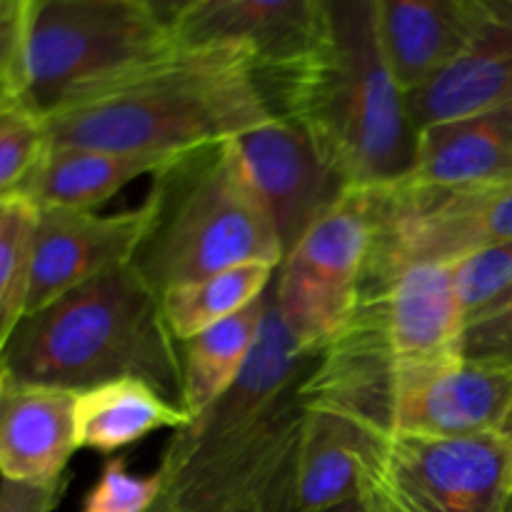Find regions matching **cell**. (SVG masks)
Wrapping results in <instances>:
<instances>
[{
    "mask_svg": "<svg viewBox=\"0 0 512 512\" xmlns=\"http://www.w3.org/2000/svg\"><path fill=\"white\" fill-rule=\"evenodd\" d=\"M258 78L273 115L300 125L350 188H393L413 173L420 130L385 55L375 0H320L308 53Z\"/></svg>",
    "mask_w": 512,
    "mask_h": 512,
    "instance_id": "6da1fadb",
    "label": "cell"
},
{
    "mask_svg": "<svg viewBox=\"0 0 512 512\" xmlns=\"http://www.w3.org/2000/svg\"><path fill=\"white\" fill-rule=\"evenodd\" d=\"M270 118L258 68L245 50L175 45L45 118V130L50 148L180 155Z\"/></svg>",
    "mask_w": 512,
    "mask_h": 512,
    "instance_id": "7a4b0ae2",
    "label": "cell"
},
{
    "mask_svg": "<svg viewBox=\"0 0 512 512\" xmlns=\"http://www.w3.org/2000/svg\"><path fill=\"white\" fill-rule=\"evenodd\" d=\"M0 363L8 378L70 393L143 380L183 408L180 343L165 323L160 298L133 265L108 270L25 315Z\"/></svg>",
    "mask_w": 512,
    "mask_h": 512,
    "instance_id": "3957f363",
    "label": "cell"
},
{
    "mask_svg": "<svg viewBox=\"0 0 512 512\" xmlns=\"http://www.w3.org/2000/svg\"><path fill=\"white\" fill-rule=\"evenodd\" d=\"M153 218L133 268L155 295L243 263H283V248L230 140L180 153L153 173Z\"/></svg>",
    "mask_w": 512,
    "mask_h": 512,
    "instance_id": "277c9868",
    "label": "cell"
},
{
    "mask_svg": "<svg viewBox=\"0 0 512 512\" xmlns=\"http://www.w3.org/2000/svg\"><path fill=\"white\" fill-rule=\"evenodd\" d=\"M175 45L135 0H35L23 100L45 120Z\"/></svg>",
    "mask_w": 512,
    "mask_h": 512,
    "instance_id": "5b68a950",
    "label": "cell"
},
{
    "mask_svg": "<svg viewBox=\"0 0 512 512\" xmlns=\"http://www.w3.org/2000/svg\"><path fill=\"white\" fill-rule=\"evenodd\" d=\"M303 385L218 448L158 468L163 493L150 512H293Z\"/></svg>",
    "mask_w": 512,
    "mask_h": 512,
    "instance_id": "8992f818",
    "label": "cell"
},
{
    "mask_svg": "<svg viewBox=\"0 0 512 512\" xmlns=\"http://www.w3.org/2000/svg\"><path fill=\"white\" fill-rule=\"evenodd\" d=\"M373 238L375 190L348 188L278 265L273 293L300 348H323L350 323Z\"/></svg>",
    "mask_w": 512,
    "mask_h": 512,
    "instance_id": "52a82bcc",
    "label": "cell"
},
{
    "mask_svg": "<svg viewBox=\"0 0 512 512\" xmlns=\"http://www.w3.org/2000/svg\"><path fill=\"white\" fill-rule=\"evenodd\" d=\"M512 238V180L483 190L430 193L398 183L375 190V238L360 300L418 263H458Z\"/></svg>",
    "mask_w": 512,
    "mask_h": 512,
    "instance_id": "ba28073f",
    "label": "cell"
},
{
    "mask_svg": "<svg viewBox=\"0 0 512 512\" xmlns=\"http://www.w3.org/2000/svg\"><path fill=\"white\" fill-rule=\"evenodd\" d=\"M373 490L403 512H512V450L498 433H395Z\"/></svg>",
    "mask_w": 512,
    "mask_h": 512,
    "instance_id": "9c48e42d",
    "label": "cell"
},
{
    "mask_svg": "<svg viewBox=\"0 0 512 512\" xmlns=\"http://www.w3.org/2000/svg\"><path fill=\"white\" fill-rule=\"evenodd\" d=\"M245 178L263 205L283 258L350 188L293 120L273 115L230 138Z\"/></svg>",
    "mask_w": 512,
    "mask_h": 512,
    "instance_id": "30bf717a",
    "label": "cell"
},
{
    "mask_svg": "<svg viewBox=\"0 0 512 512\" xmlns=\"http://www.w3.org/2000/svg\"><path fill=\"white\" fill-rule=\"evenodd\" d=\"M320 350L323 348H300L280 315L270 283L265 293L263 328L243 373L205 413L190 420L185 428L173 430V438L163 450L160 468H175L195 455L208 453L263 420L285 395L298 390L310 378L320 360Z\"/></svg>",
    "mask_w": 512,
    "mask_h": 512,
    "instance_id": "8fae6325",
    "label": "cell"
},
{
    "mask_svg": "<svg viewBox=\"0 0 512 512\" xmlns=\"http://www.w3.org/2000/svg\"><path fill=\"white\" fill-rule=\"evenodd\" d=\"M150 218L153 210L148 200L133 210L110 215L95 210H38L25 315H33L108 270L133 263Z\"/></svg>",
    "mask_w": 512,
    "mask_h": 512,
    "instance_id": "7c38bea8",
    "label": "cell"
},
{
    "mask_svg": "<svg viewBox=\"0 0 512 512\" xmlns=\"http://www.w3.org/2000/svg\"><path fill=\"white\" fill-rule=\"evenodd\" d=\"M512 405V368L455 358L398 370L393 435L463 438L495 433Z\"/></svg>",
    "mask_w": 512,
    "mask_h": 512,
    "instance_id": "4fadbf2b",
    "label": "cell"
},
{
    "mask_svg": "<svg viewBox=\"0 0 512 512\" xmlns=\"http://www.w3.org/2000/svg\"><path fill=\"white\" fill-rule=\"evenodd\" d=\"M398 360L390 348L378 298L360 300L350 323L323 345L305 380V408L348 415L383 435H393Z\"/></svg>",
    "mask_w": 512,
    "mask_h": 512,
    "instance_id": "5bb4252c",
    "label": "cell"
},
{
    "mask_svg": "<svg viewBox=\"0 0 512 512\" xmlns=\"http://www.w3.org/2000/svg\"><path fill=\"white\" fill-rule=\"evenodd\" d=\"M320 0H203L175 30L185 48H238L258 73L303 58L318 33Z\"/></svg>",
    "mask_w": 512,
    "mask_h": 512,
    "instance_id": "9a60e30c",
    "label": "cell"
},
{
    "mask_svg": "<svg viewBox=\"0 0 512 512\" xmlns=\"http://www.w3.org/2000/svg\"><path fill=\"white\" fill-rule=\"evenodd\" d=\"M380 40L405 93L428 83L500 18L493 0H375Z\"/></svg>",
    "mask_w": 512,
    "mask_h": 512,
    "instance_id": "2e32d148",
    "label": "cell"
},
{
    "mask_svg": "<svg viewBox=\"0 0 512 512\" xmlns=\"http://www.w3.org/2000/svg\"><path fill=\"white\" fill-rule=\"evenodd\" d=\"M80 450L78 393L48 385L0 383V480L50 485Z\"/></svg>",
    "mask_w": 512,
    "mask_h": 512,
    "instance_id": "e0dca14e",
    "label": "cell"
},
{
    "mask_svg": "<svg viewBox=\"0 0 512 512\" xmlns=\"http://www.w3.org/2000/svg\"><path fill=\"white\" fill-rule=\"evenodd\" d=\"M390 435L348 415L305 408L293 512H323L373 490Z\"/></svg>",
    "mask_w": 512,
    "mask_h": 512,
    "instance_id": "ac0fdd59",
    "label": "cell"
},
{
    "mask_svg": "<svg viewBox=\"0 0 512 512\" xmlns=\"http://www.w3.org/2000/svg\"><path fill=\"white\" fill-rule=\"evenodd\" d=\"M373 298L383 308L398 370L460 358L465 310L455 288L453 263L408 265Z\"/></svg>",
    "mask_w": 512,
    "mask_h": 512,
    "instance_id": "d6986e66",
    "label": "cell"
},
{
    "mask_svg": "<svg viewBox=\"0 0 512 512\" xmlns=\"http://www.w3.org/2000/svg\"><path fill=\"white\" fill-rule=\"evenodd\" d=\"M510 180L512 100L420 130L418 163L403 185L430 193H463Z\"/></svg>",
    "mask_w": 512,
    "mask_h": 512,
    "instance_id": "ffe728a7",
    "label": "cell"
},
{
    "mask_svg": "<svg viewBox=\"0 0 512 512\" xmlns=\"http://www.w3.org/2000/svg\"><path fill=\"white\" fill-rule=\"evenodd\" d=\"M512 100V20L495 18L465 53L408 93L415 128L465 118Z\"/></svg>",
    "mask_w": 512,
    "mask_h": 512,
    "instance_id": "44dd1931",
    "label": "cell"
},
{
    "mask_svg": "<svg viewBox=\"0 0 512 512\" xmlns=\"http://www.w3.org/2000/svg\"><path fill=\"white\" fill-rule=\"evenodd\" d=\"M175 155H125L90 148H50L18 198L33 208L98 210L140 175L158 173Z\"/></svg>",
    "mask_w": 512,
    "mask_h": 512,
    "instance_id": "7402d4cb",
    "label": "cell"
},
{
    "mask_svg": "<svg viewBox=\"0 0 512 512\" xmlns=\"http://www.w3.org/2000/svg\"><path fill=\"white\" fill-rule=\"evenodd\" d=\"M190 415L143 380H113L78 393L80 448L115 453L155 430H180Z\"/></svg>",
    "mask_w": 512,
    "mask_h": 512,
    "instance_id": "603a6c76",
    "label": "cell"
},
{
    "mask_svg": "<svg viewBox=\"0 0 512 512\" xmlns=\"http://www.w3.org/2000/svg\"><path fill=\"white\" fill-rule=\"evenodd\" d=\"M268 293V290H265ZM265 318V295L240 313L180 343L183 408L190 420L210 408L235 383L258 343Z\"/></svg>",
    "mask_w": 512,
    "mask_h": 512,
    "instance_id": "cb8c5ba5",
    "label": "cell"
},
{
    "mask_svg": "<svg viewBox=\"0 0 512 512\" xmlns=\"http://www.w3.org/2000/svg\"><path fill=\"white\" fill-rule=\"evenodd\" d=\"M275 273L278 265L255 260L170 288L160 295V308L173 338L185 343L220 320L248 308L250 303L263 298Z\"/></svg>",
    "mask_w": 512,
    "mask_h": 512,
    "instance_id": "d4e9b609",
    "label": "cell"
},
{
    "mask_svg": "<svg viewBox=\"0 0 512 512\" xmlns=\"http://www.w3.org/2000/svg\"><path fill=\"white\" fill-rule=\"evenodd\" d=\"M35 218L38 210L23 198L0 208V353L25 318Z\"/></svg>",
    "mask_w": 512,
    "mask_h": 512,
    "instance_id": "484cf974",
    "label": "cell"
},
{
    "mask_svg": "<svg viewBox=\"0 0 512 512\" xmlns=\"http://www.w3.org/2000/svg\"><path fill=\"white\" fill-rule=\"evenodd\" d=\"M48 150L45 120L23 98L0 103V203L18 198Z\"/></svg>",
    "mask_w": 512,
    "mask_h": 512,
    "instance_id": "4316f807",
    "label": "cell"
},
{
    "mask_svg": "<svg viewBox=\"0 0 512 512\" xmlns=\"http://www.w3.org/2000/svg\"><path fill=\"white\" fill-rule=\"evenodd\" d=\"M453 278L468 323L512 285V238L453 263Z\"/></svg>",
    "mask_w": 512,
    "mask_h": 512,
    "instance_id": "83f0119b",
    "label": "cell"
},
{
    "mask_svg": "<svg viewBox=\"0 0 512 512\" xmlns=\"http://www.w3.org/2000/svg\"><path fill=\"white\" fill-rule=\"evenodd\" d=\"M163 493V478L133 475L123 458H113L103 465L98 483L85 495L83 512H150Z\"/></svg>",
    "mask_w": 512,
    "mask_h": 512,
    "instance_id": "f1b7e54d",
    "label": "cell"
},
{
    "mask_svg": "<svg viewBox=\"0 0 512 512\" xmlns=\"http://www.w3.org/2000/svg\"><path fill=\"white\" fill-rule=\"evenodd\" d=\"M460 355L512 368V285L488 308L468 318L460 340Z\"/></svg>",
    "mask_w": 512,
    "mask_h": 512,
    "instance_id": "f546056e",
    "label": "cell"
},
{
    "mask_svg": "<svg viewBox=\"0 0 512 512\" xmlns=\"http://www.w3.org/2000/svg\"><path fill=\"white\" fill-rule=\"evenodd\" d=\"M35 0H0V103L23 98L25 45Z\"/></svg>",
    "mask_w": 512,
    "mask_h": 512,
    "instance_id": "4dcf8cb0",
    "label": "cell"
},
{
    "mask_svg": "<svg viewBox=\"0 0 512 512\" xmlns=\"http://www.w3.org/2000/svg\"><path fill=\"white\" fill-rule=\"evenodd\" d=\"M68 478L50 485L0 480V512H53L65 493Z\"/></svg>",
    "mask_w": 512,
    "mask_h": 512,
    "instance_id": "1f68e13d",
    "label": "cell"
},
{
    "mask_svg": "<svg viewBox=\"0 0 512 512\" xmlns=\"http://www.w3.org/2000/svg\"><path fill=\"white\" fill-rule=\"evenodd\" d=\"M138 8H143V13L150 20L160 25L163 30H168L175 38V30L180 28L185 18L198 8L203 0H135Z\"/></svg>",
    "mask_w": 512,
    "mask_h": 512,
    "instance_id": "d6a6232c",
    "label": "cell"
},
{
    "mask_svg": "<svg viewBox=\"0 0 512 512\" xmlns=\"http://www.w3.org/2000/svg\"><path fill=\"white\" fill-rule=\"evenodd\" d=\"M323 512H380V508L373 498V490H370V493L363 495V498H353L348 500V503H340L335 505V508H328Z\"/></svg>",
    "mask_w": 512,
    "mask_h": 512,
    "instance_id": "836d02e7",
    "label": "cell"
},
{
    "mask_svg": "<svg viewBox=\"0 0 512 512\" xmlns=\"http://www.w3.org/2000/svg\"><path fill=\"white\" fill-rule=\"evenodd\" d=\"M495 433H498L500 438L508 443V448L512 450V405L508 408V413H505V418L500 420V425H498V430H495Z\"/></svg>",
    "mask_w": 512,
    "mask_h": 512,
    "instance_id": "e575fe53",
    "label": "cell"
},
{
    "mask_svg": "<svg viewBox=\"0 0 512 512\" xmlns=\"http://www.w3.org/2000/svg\"><path fill=\"white\" fill-rule=\"evenodd\" d=\"M373 498H375V503H378L380 512H403V510H398V508H395L393 503H388V500H385L383 495H378V493H375V490H373Z\"/></svg>",
    "mask_w": 512,
    "mask_h": 512,
    "instance_id": "d590c367",
    "label": "cell"
},
{
    "mask_svg": "<svg viewBox=\"0 0 512 512\" xmlns=\"http://www.w3.org/2000/svg\"><path fill=\"white\" fill-rule=\"evenodd\" d=\"M493 3L498 5V10H500V15H503V18L512 20V0H493Z\"/></svg>",
    "mask_w": 512,
    "mask_h": 512,
    "instance_id": "8d00e7d4",
    "label": "cell"
},
{
    "mask_svg": "<svg viewBox=\"0 0 512 512\" xmlns=\"http://www.w3.org/2000/svg\"><path fill=\"white\" fill-rule=\"evenodd\" d=\"M3 378H5V368H3V363H0V383H3Z\"/></svg>",
    "mask_w": 512,
    "mask_h": 512,
    "instance_id": "74e56055",
    "label": "cell"
},
{
    "mask_svg": "<svg viewBox=\"0 0 512 512\" xmlns=\"http://www.w3.org/2000/svg\"><path fill=\"white\" fill-rule=\"evenodd\" d=\"M0 208H3V203H0Z\"/></svg>",
    "mask_w": 512,
    "mask_h": 512,
    "instance_id": "f35d334b",
    "label": "cell"
}]
</instances>
